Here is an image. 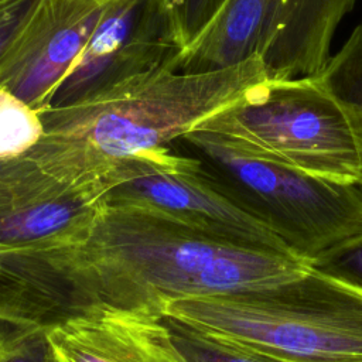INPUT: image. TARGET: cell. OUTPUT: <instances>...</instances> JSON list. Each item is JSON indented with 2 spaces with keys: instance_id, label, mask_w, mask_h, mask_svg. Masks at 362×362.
Returning <instances> with one entry per match:
<instances>
[{
  "instance_id": "obj_16",
  "label": "cell",
  "mask_w": 362,
  "mask_h": 362,
  "mask_svg": "<svg viewBox=\"0 0 362 362\" xmlns=\"http://www.w3.org/2000/svg\"><path fill=\"white\" fill-rule=\"evenodd\" d=\"M310 266L362 291V233L325 250Z\"/></svg>"
},
{
  "instance_id": "obj_1",
  "label": "cell",
  "mask_w": 362,
  "mask_h": 362,
  "mask_svg": "<svg viewBox=\"0 0 362 362\" xmlns=\"http://www.w3.org/2000/svg\"><path fill=\"white\" fill-rule=\"evenodd\" d=\"M99 303L163 315L174 298L256 290L301 274L303 259L223 240L170 218L105 205L88 240L59 252Z\"/></svg>"
},
{
  "instance_id": "obj_4",
  "label": "cell",
  "mask_w": 362,
  "mask_h": 362,
  "mask_svg": "<svg viewBox=\"0 0 362 362\" xmlns=\"http://www.w3.org/2000/svg\"><path fill=\"white\" fill-rule=\"evenodd\" d=\"M201 127L230 147L344 184H361L352 126L315 78L264 81Z\"/></svg>"
},
{
  "instance_id": "obj_13",
  "label": "cell",
  "mask_w": 362,
  "mask_h": 362,
  "mask_svg": "<svg viewBox=\"0 0 362 362\" xmlns=\"http://www.w3.org/2000/svg\"><path fill=\"white\" fill-rule=\"evenodd\" d=\"M175 345L187 362H283L250 346L236 344L164 317Z\"/></svg>"
},
{
  "instance_id": "obj_17",
  "label": "cell",
  "mask_w": 362,
  "mask_h": 362,
  "mask_svg": "<svg viewBox=\"0 0 362 362\" xmlns=\"http://www.w3.org/2000/svg\"><path fill=\"white\" fill-rule=\"evenodd\" d=\"M48 327H35L11 341L0 354V362H52L45 338Z\"/></svg>"
},
{
  "instance_id": "obj_10",
  "label": "cell",
  "mask_w": 362,
  "mask_h": 362,
  "mask_svg": "<svg viewBox=\"0 0 362 362\" xmlns=\"http://www.w3.org/2000/svg\"><path fill=\"white\" fill-rule=\"evenodd\" d=\"M175 52L154 0H113L47 107L76 102L113 81L156 66Z\"/></svg>"
},
{
  "instance_id": "obj_18",
  "label": "cell",
  "mask_w": 362,
  "mask_h": 362,
  "mask_svg": "<svg viewBox=\"0 0 362 362\" xmlns=\"http://www.w3.org/2000/svg\"><path fill=\"white\" fill-rule=\"evenodd\" d=\"M38 0H17L0 11V58L31 18Z\"/></svg>"
},
{
  "instance_id": "obj_3",
  "label": "cell",
  "mask_w": 362,
  "mask_h": 362,
  "mask_svg": "<svg viewBox=\"0 0 362 362\" xmlns=\"http://www.w3.org/2000/svg\"><path fill=\"white\" fill-rule=\"evenodd\" d=\"M163 317L283 362H362V291L310 264L273 286L168 300Z\"/></svg>"
},
{
  "instance_id": "obj_19",
  "label": "cell",
  "mask_w": 362,
  "mask_h": 362,
  "mask_svg": "<svg viewBox=\"0 0 362 362\" xmlns=\"http://www.w3.org/2000/svg\"><path fill=\"white\" fill-rule=\"evenodd\" d=\"M17 0H0V11L6 10L7 7H10L11 4H14Z\"/></svg>"
},
{
  "instance_id": "obj_15",
  "label": "cell",
  "mask_w": 362,
  "mask_h": 362,
  "mask_svg": "<svg viewBox=\"0 0 362 362\" xmlns=\"http://www.w3.org/2000/svg\"><path fill=\"white\" fill-rule=\"evenodd\" d=\"M225 0H154L168 40L177 52L185 48Z\"/></svg>"
},
{
  "instance_id": "obj_5",
  "label": "cell",
  "mask_w": 362,
  "mask_h": 362,
  "mask_svg": "<svg viewBox=\"0 0 362 362\" xmlns=\"http://www.w3.org/2000/svg\"><path fill=\"white\" fill-rule=\"evenodd\" d=\"M184 140L215 167L216 185L304 262L362 233L361 185L246 154L201 127Z\"/></svg>"
},
{
  "instance_id": "obj_2",
  "label": "cell",
  "mask_w": 362,
  "mask_h": 362,
  "mask_svg": "<svg viewBox=\"0 0 362 362\" xmlns=\"http://www.w3.org/2000/svg\"><path fill=\"white\" fill-rule=\"evenodd\" d=\"M170 59L69 105L38 110L44 136L28 154L64 177L109 187L120 160L184 139L269 81L257 57L198 74L177 72Z\"/></svg>"
},
{
  "instance_id": "obj_11",
  "label": "cell",
  "mask_w": 362,
  "mask_h": 362,
  "mask_svg": "<svg viewBox=\"0 0 362 362\" xmlns=\"http://www.w3.org/2000/svg\"><path fill=\"white\" fill-rule=\"evenodd\" d=\"M52 362H187L161 314L95 303L45 331Z\"/></svg>"
},
{
  "instance_id": "obj_8",
  "label": "cell",
  "mask_w": 362,
  "mask_h": 362,
  "mask_svg": "<svg viewBox=\"0 0 362 362\" xmlns=\"http://www.w3.org/2000/svg\"><path fill=\"white\" fill-rule=\"evenodd\" d=\"M105 195L52 177L24 154L0 160V246L24 253L75 249L90 236Z\"/></svg>"
},
{
  "instance_id": "obj_6",
  "label": "cell",
  "mask_w": 362,
  "mask_h": 362,
  "mask_svg": "<svg viewBox=\"0 0 362 362\" xmlns=\"http://www.w3.org/2000/svg\"><path fill=\"white\" fill-rule=\"evenodd\" d=\"M356 0H225L170 64L177 72L216 71L257 57L269 81L315 78L334 33Z\"/></svg>"
},
{
  "instance_id": "obj_12",
  "label": "cell",
  "mask_w": 362,
  "mask_h": 362,
  "mask_svg": "<svg viewBox=\"0 0 362 362\" xmlns=\"http://www.w3.org/2000/svg\"><path fill=\"white\" fill-rule=\"evenodd\" d=\"M315 79L346 115L362 160V21Z\"/></svg>"
},
{
  "instance_id": "obj_14",
  "label": "cell",
  "mask_w": 362,
  "mask_h": 362,
  "mask_svg": "<svg viewBox=\"0 0 362 362\" xmlns=\"http://www.w3.org/2000/svg\"><path fill=\"white\" fill-rule=\"evenodd\" d=\"M42 136L44 126L38 112L0 88V160L24 154Z\"/></svg>"
},
{
  "instance_id": "obj_9",
  "label": "cell",
  "mask_w": 362,
  "mask_h": 362,
  "mask_svg": "<svg viewBox=\"0 0 362 362\" xmlns=\"http://www.w3.org/2000/svg\"><path fill=\"white\" fill-rule=\"evenodd\" d=\"M113 0H38L0 58V88L42 110Z\"/></svg>"
},
{
  "instance_id": "obj_7",
  "label": "cell",
  "mask_w": 362,
  "mask_h": 362,
  "mask_svg": "<svg viewBox=\"0 0 362 362\" xmlns=\"http://www.w3.org/2000/svg\"><path fill=\"white\" fill-rule=\"evenodd\" d=\"M105 204L153 212L239 245L293 255L202 171L199 160L165 147L120 160Z\"/></svg>"
}]
</instances>
